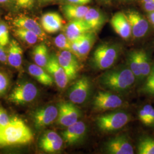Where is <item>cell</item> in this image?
Wrapping results in <instances>:
<instances>
[{
    "instance_id": "obj_4",
    "label": "cell",
    "mask_w": 154,
    "mask_h": 154,
    "mask_svg": "<svg viewBox=\"0 0 154 154\" xmlns=\"http://www.w3.org/2000/svg\"><path fill=\"white\" fill-rule=\"evenodd\" d=\"M131 119L126 112H112L99 116L96 119V125L101 131L112 132L126 126Z\"/></svg>"
},
{
    "instance_id": "obj_14",
    "label": "cell",
    "mask_w": 154,
    "mask_h": 154,
    "mask_svg": "<svg viewBox=\"0 0 154 154\" xmlns=\"http://www.w3.org/2000/svg\"><path fill=\"white\" fill-rule=\"evenodd\" d=\"M12 24L16 28H22L35 33L40 41L46 39V32L38 22L31 17L25 16L17 17L12 21Z\"/></svg>"
},
{
    "instance_id": "obj_10",
    "label": "cell",
    "mask_w": 154,
    "mask_h": 154,
    "mask_svg": "<svg viewBox=\"0 0 154 154\" xmlns=\"http://www.w3.org/2000/svg\"><path fill=\"white\" fill-rule=\"evenodd\" d=\"M45 69L53 77L54 82L59 88H65L70 82L66 72L58 62L57 54H51L49 55Z\"/></svg>"
},
{
    "instance_id": "obj_35",
    "label": "cell",
    "mask_w": 154,
    "mask_h": 154,
    "mask_svg": "<svg viewBox=\"0 0 154 154\" xmlns=\"http://www.w3.org/2000/svg\"><path fill=\"white\" fill-rule=\"evenodd\" d=\"M11 118L3 107L0 106V126H4L8 125L11 121Z\"/></svg>"
},
{
    "instance_id": "obj_41",
    "label": "cell",
    "mask_w": 154,
    "mask_h": 154,
    "mask_svg": "<svg viewBox=\"0 0 154 154\" xmlns=\"http://www.w3.org/2000/svg\"><path fill=\"white\" fill-rule=\"evenodd\" d=\"M147 126H154V107L152 108L151 112L150 113Z\"/></svg>"
},
{
    "instance_id": "obj_16",
    "label": "cell",
    "mask_w": 154,
    "mask_h": 154,
    "mask_svg": "<svg viewBox=\"0 0 154 154\" xmlns=\"http://www.w3.org/2000/svg\"><path fill=\"white\" fill-rule=\"evenodd\" d=\"M41 25L46 33L54 34L63 27V20L58 13L50 11L45 13L41 17Z\"/></svg>"
},
{
    "instance_id": "obj_1",
    "label": "cell",
    "mask_w": 154,
    "mask_h": 154,
    "mask_svg": "<svg viewBox=\"0 0 154 154\" xmlns=\"http://www.w3.org/2000/svg\"><path fill=\"white\" fill-rule=\"evenodd\" d=\"M135 82V77L127 65L108 70L99 78V85L103 88L118 93L128 91Z\"/></svg>"
},
{
    "instance_id": "obj_11",
    "label": "cell",
    "mask_w": 154,
    "mask_h": 154,
    "mask_svg": "<svg viewBox=\"0 0 154 154\" xmlns=\"http://www.w3.org/2000/svg\"><path fill=\"white\" fill-rule=\"evenodd\" d=\"M126 15L130 25L133 37L135 38L144 37L149 31V23L147 20L139 12L134 11H128Z\"/></svg>"
},
{
    "instance_id": "obj_26",
    "label": "cell",
    "mask_w": 154,
    "mask_h": 154,
    "mask_svg": "<svg viewBox=\"0 0 154 154\" xmlns=\"http://www.w3.org/2000/svg\"><path fill=\"white\" fill-rule=\"evenodd\" d=\"M137 152L139 154H154V138L143 136L139 138Z\"/></svg>"
},
{
    "instance_id": "obj_31",
    "label": "cell",
    "mask_w": 154,
    "mask_h": 154,
    "mask_svg": "<svg viewBox=\"0 0 154 154\" xmlns=\"http://www.w3.org/2000/svg\"><path fill=\"white\" fill-rule=\"evenodd\" d=\"M55 46L61 50H69L71 51L72 42L67 38L65 34H60L54 39Z\"/></svg>"
},
{
    "instance_id": "obj_25",
    "label": "cell",
    "mask_w": 154,
    "mask_h": 154,
    "mask_svg": "<svg viewBox=\"0 0 154 154\" xmlns=\"http://www.w3.org/2000/svg\"><path fill=\"white\" fill-rule=\"evenodd\" d=\"M139 54L141 72V81L143 83L151 72L152 63L151 62L147 53L143 50H139Z\"/></svg>"
},
{
    "instance_id": "obj_8",
    "label": "cell",
    "mask_w": 154,
    "mask_h": 154,
    "mask_svg": "<svg viewBox=\"0 0 154 154\" xmlns=\"http://www.w3.org/2000/svg\"><path fill=\"white\" fill-rule=\"evenodd\" d=\"M123 103V101L119 96L105 91H99L93 101L94 109L98 111L116 109L121 107Z\"/></svg>"
},
{
    "instance_id": "obj_36",
    "label": "cell",
    "mask_w": 154,
    "mask_h": 154,
    "mask_svg": "<svg viewBox=\"0 0 154 154\" xmlns=\"http://www.w3.org/2000/svg\"><path fill=\"white\" fill-rule=\"evenodd\" d=\"M82 35L72 41L71 52L74 55H75L79 60V45H80V44H81V39H82Z\"/></svg>"
},
{
    "instance_id": "obj_9",
    "label": "cell",
    "mask_w": 154,
    "mask_h": 154,
    "mask_svg": "<svg viewBox=\"0 0 154 154\" xmlns=\"http://www.w3.org/2000/svg\"><path fill=\"white\" fill-rule=\"evenodd\" d=\"M58 109L54 105H49L35 110L33 114L34 127L37 130L49 126L57 120Z\"/></svg>"
},
{
    "instance_id": "obj_39",
    "label": "cell",
    "mask_w": 154,
    "mask_h": 154,
    "mask_svg": "<svg viewBox=\"0 0 154 154\" xmlns=\"http://www.w3.org/2000/svg\"><path fill=\"white\" fill-rule=\"evenodd\" d=\"M144 10L148 13L154 11V0L142 4Z\"/></svg>"
},
{
    "instance_id": "obj_47",
    "label": "cell",
    "mask_w": 154,
    "mask_h": 154,
    "mask_svg": "<svg viewBox=\"0 0 154 154\" xmlns=\"http://www.w3.org/2000/svg\"><path fill=\"white\" fill-rule=\"evenodd\" d=\"M0 147H2V146H1V142H0Z\"/></svg>"
},
{
    "instance_id": "obj_22",
    "label": "cell",
    "mask_w": 154,
    "mask_h": 154,
    "mask_svg": "<svg viewBox=\"0 0 154 154\" xmlns=\"http://www.w3.org/2000/svg\"><path fill=\"white\" fill-rule=\"evenodd\" d=\"M95 41V34L90 32L83 34L79 48V60H85L88 55Z\"/></svg>"
},
{
    "instance_id": "obj_2",
    "label": "cell",
    "mask_w": 154,
    "mask_h": 154,
    "mask_svg": "<svg viewBox=\"0 0 154 154\" xmlns=\"http://www.w3.org/2000/svg\"><path fill=\"white\" fill-rule=\"evenodd\" d=\"M34 135L30 128L21 119L14 116L9 123L0 126V142L2 147L31 143Z\"/></svg>"
},
{
    "instance_id": "obj_18",
    "label": "cell",
    "mask_w": 154,
    "mask_h": 154,
    "mask_svg": "<svg viewBox=\"0 0 154 154\" xmlns=\"http://www.w3.org/2000/svg\"><path fill=\"white\" fill-rule=\"evenodd\" d=\"M23 58V50L15 39H12L7 53V60L13 67L20 69L21 67Z\"/></svg>"
},
{
    "instance_id": "obj_3",
    "label": "cell",
    "mask_w": 154,
    "mask_h": 154,
    "mask_svg": "<svg viewBox=\"0 0 154 154\" xmlns=\"http://www.w3.org/2000/svg\"><path fill=\"white\" fill-rule=\"evenodd\" d=\"M121 52L120 47L116 44H102L94 51L92 65L98 70H107L116 63Z\"/></svg>"
},
{
    "instance_id": "obj_13",
    "label": "cell",
    "mask_w": 154,
    "mask_h": 154,
    "mask_svg": "<svg viewBox=\"0 0 154 154\" xmlns=\"http://www.w3.org/2000/svg\"><path fill=\"white\" fill-rule=\"evenodd\" d=\"M87 132L86 124L82 121H77L67 127L62 132L63 140L68 145H74L82 142Z\"/></svg>"
},
{
    "instance_id": "obj_19",
    "label": "cell",
    "mask_w": 154,
    "mask_h": 154,
    "mask_svg": "<svg viewBox=\"0 0 154 154\" xmlns=\"http://www.w3.org/2000/svg\"><path fill=\"white\" fill-rule=\"evenodd\" d=\"M83 20L88 24L91 30L95 33L102 27L105 23V18L98 9L90 8Z\"/></svg>"
},
{
    "instance_id": "obj_27",
    "label": "cell",
    "mask_w": 154,
    "mask_h": 154,
    "mask_svg": "<svg viewBox=\"0 0 154 154\" xmlns=\"http://www.w3.org/2000/svg\"><path fill=\"white\" fill-rule=\"evenodd\" d=\"M57 56L60 65L66 72L69 81L74 80L77 78V74L79 71V69L74 66L70 62L66 60L65 57L61 55L59 53L57 54Z\"/></svg>"
},
{
    "instance_id": "obj_23",
    "label": "cell",
    "mask_w": 154,
    "mask_h": 154,
    "mask_svg": "<svg viewBox=\"0 0 154 154\" xmlns=\"http://www.w3.org/2000/svg\"><path fill=\"white\" fill-rule=\"evenodd\" d=\"M33 58L35 64L45 69L49 58L46 45L42 43L35 46L33 49Z\"/></svg>"
},
{
    "instance_id": "obj_17",
    "label": "cell",
    "mask_w": 154,
    "mask_h": 154,
    "mask_svg": "<svg viewBox=\"0 0 154 154\" xmlns=\"http://www.w3.org/2000/svg\"><path fill=\"white\" fill-rule=\"evenodd\" d=\"M64 30L66 37L71 42L86 33L93 32L83 19L70 21Z\"/></svg>"
},
{
    "instance_id": "obj_12",
    "label": "cell",
    "mask_w": 154,
    "mask_h": 154,
    "mask_svg": "<svg viewBox=\"0 0 154 154\" xmlns=\"http://www.w3.org/2000/svg\"><path fill=\"white\" fill-rule=\"evenodd\" d=\"M105 152L110 154H133L132 144L126 135H119L105 143Z\"/></svg>"
},
{
    "instance_id": "obj_15",
    "label": "cell",
    "mask_w": 154,
    "mask_h": 154,
    "mask_svg": "<svg viewBox=\"0 0 154 154\" xmlns=\"http://www.w3.org/2000/svg\"><path fill=\"white\" fill-rule=\"evenodd\" d=\"M110 23L116 33L122 38L127 39L130 37L131 29L126 14L121 11L116 13L112 17Z\"/></svg>"
},
{
    "instance_id": "obj_45",
    "label": "cell",
    "mask_w": 154,
    "mask_h": 154,
    "mask_svg": "<svg viewBox=\"0 0 154 154\" xmlns=\"http://www.w3.org/2000/svg\"><path fill=\"white\" fill-rule=\"evenodd\" d=\"M10 0H0V4H4L8 1H9Z\"/></svg>"
},
{
    "instance_id": "obj_29",
    "label": "cell",
    "mask_w": 154,
    "mask_h": 154,
    "mask_svg": "<svg viewBox=\"0 0 154 154\" xmlns=\"http://www.w3.org/2000/svg\"><path fill=\"white\" fill-rule=\"evenodd\" d=\"M140 92L149 96H154V62L152 63L151 72L143 82Z\"/></svg>"
},
{
    "instance_id": "obj_28",
    "label": "cell",
    "mask_w": 154,
    "mask_h": 154,
    "mask_svg": "<svg viewBox=\"0 0 154 154\" xmlns=\"http://www.w3.org/2000/svg\"><path fill=\"white\" fill-rule=\"evenodd\" d=\"M14 33L17 37L29 45L35 44L39 40L35 33L25 29L16 28L14 30Z\"/></svg>"
},
{
    "instance_id": "obj_38",
    "label": "cell",
    "mask_w": 154,
    "mask_h": 154,
    "mask_svg": "<svg viewBox=\"0 0 154 154\" xmlns=\"http://www.w3.org/2000/svg\"><path fill=\"white\" fill-rule=\"evenodd\" d=\"M92 0H63L65 4L86 5L91 2Z\"/></svg>"
},
{
    "instance_id": "obj_46",
    "label": "cell",
    "mask_w": 154,
    "mask_h": 154,
    "mask_svg": "<svg viewBox=\"0 0 154 154\" xmlns=\"http://www.w3.org/2000/svg\"><path fill=\"white\" fill-rule=\"evenodd\" d=\"M152 1V0H140L142 4H144V3H145V2H149V1Z\"/></svg>"
},
{
    "instance_id": "obj_30",
    "label": "cell",
    "mask_w": 154,
    "mask_h": 154,
    "mask_svg": "<svg viewBox=\"0 0 154 154\" xmlns=\"http://www.w3.org/2000/svg\"><path fill=\"white\" fill-rule=\"evenodd\" d=\"M63 140L61 137L60 138L50 142L49 143L39 146V148L47 153H55L60 151L62 148Z\"/></svg>"
},
{
    "instance_id": "obj_20",
    "label": "cell",
    "mask_w": 154,
    "mask_h": 154,
    "mask_svg": "<svg viewBox=\"0 0 154 154\" xmlns=\"http://www.w3.org/2000/svg\"><path fill=\"white\" fill-rule=\"evenodd\" d=\"M89 9L88 6L69 4H65L62 7L64 16L69 21L83 19Z\"/></svg>"
},
{
    "instance_id": "obj_5",
    "label": "cell",
    "mask_w": 154,
    "mask_h": 154,
    "mask_svg": "<svg viewBox=\"0 0 154 154\" xmlns=\"http://www.w3.org/2000/svg\"><path fill=\"white\" fill-rule=\"evenodd\" d=\"M38 94V90L35 85L26 81L17 85L10 94L8 100L16 105H25L33 102Z\"/></svg>"
},
{
    "instance_id": "obj_21",
    "label": "cell",
    "mask_w": 154,
    "mask_h": 154,
    "mask_svg": "<svg viewBox=\"0 0 154 154\" xmlns=\"http://www.w3.org/2000/svg\"><path fill=\"white\" fill-rule=\"evenodd\" d=\"M28 72L38 82L45 86H52L54 82L53 77L46 70L35 63L30 64L29 66Z\"/></svg>"
},
{
    "instance_id": "obj_6",
    "label": "cell",
    "mask_w": 154,
    "mask_h": 154,
    "mask_svg": "<svg viewBox=\"0 0 154 154\" xmlns=\"http://www.w3.org/2000/svg\"><path fill=\"white\" fill-rule=\"evenodd\" d=\"M92 90V84L88 77L83 76L70 87L68 98L74 104H82L88 100Z\"/></svg>"
},
{
    "instance_id": "obj_43",
    "label": "cell",
    "mask_w": 154,
    "mask_h": 154,
    "mask_svg": "<svg viewBox=\"0 0 154 154\" xmlns=\"http://www.w3.org/2000/svg\"><path fill=\"white\" fill-rule=\"evenodd\" d=\"M0 44L4 46L7 45V44L6 43L5 41L4 38L2 33L1 32V31H0Z\"/></svg>"
},
{
    "instance_id": "obj_33",
    "label": "cell",
    "mask_w": 154,
    "mask_h": 154,
    "mask_svg": "<svg viewBox=\"0 0 154 154\" xmlns=\"http://www.w3.org/2000/svg\"><path fill=\"white\" fill-rule=\"evenodd\" d=\"M10 84L9 78L4 72L0 71V97L6 93Z\"/></svg>"
},
{
    "instance_id": "obj_24",
    "label": "cell",
    "mask_w": 154,
    "mask_h": 154,
    "mask_svg": "<svg viewBox=\"0 0 154 154\" xmlns=\"http://www.w3.org/2000/svg\"><path fill=\"white\" fill-rule=\"evenodd\" d=\"M127 65L130 67L135 77L136 83H142L139 50H135L130 51L127 55Z\"/></svg>"
},
{
    "instance_id": "obj_7",
    "label": "cell",
    "mask_w": 154,
    "mask_h": 154,
    "mask_svg": "<svg viewBox=\"0 0 154 154\" xmlns=\"http://www.w3.org/2000/svg\"><path fill=\"white\" fill-rule=\"evenodd\" d=\"M58 114L57 123L61 126L67 127L78 121L81 116V112L74 103L71 102H62L58 106Z\"/></svg>"
},
{
    "instance_id": "obj_42",
    "label": "cell",
    "mask_w": 154,
    "mask_h": 154,
    "mask_svg": "<svg viewBox=\"0 0 154 154\" xmlns=\"http://www.w3.org/2000/svg\"><path fill=\"white\" fill-rule=\"evenodd\" d=\"M148 17H149V22H151V23L154 26V11L149 13Z\"/></svg>"
},
{
    "instance_id": "obj_40",
    "label": "cell",
    "mask_w": 154,
    "mask_h": 154,
    "mask_svg": "<svg viewBox=\"0 0 154 154\" xmlns=\"http://www.w3.org/2000/svg\"><path fill=\"white\" fill-rule=\"evenodd\" d=\"M4 47V46L0 44V62L2 63H6L8 61L7 53Z\"/></svg>"
},
{
    "instance_id": "obj_37",
    "label": "cell",
    "mask_w": 154,
    "mask_h": 154,
    "mask_svg": "<svg viewBox=\"0 0 154 154\" xmlns=\"http://www.w3.org/2000/svg\"><path fill=\"white\" fill-rule=\"evenodd\" d=\"M0 31L2 33L7 45L9 42V32L8 26L5 22L0 21Z\"/></svg>"
},
{
    "instance_id": "obj_32",
    "label": "cell",
    "mask_w": 154,
    "mask_h": 154,
    "mask_svg": "<svg viewBox=\"0 0 154 154\" xmlns=\"http://www.w3.org/2000/svg\"><path fill=\"white\" fill-rule=\"evenodd\" d=\"M153 107H154L152 105L147 104V105H144L139 111V113H138L139 119L144 125L146 126L147 125V122H148L150 113Z\"/></svg>"
},
{
    "instance_id": "obj_44",
    "label": "cell",
    "mask_w": 154,
    "mask_h": 154,
    "mask_svg": "<svg viewBox=\"0 0 154 154\" xmlns=\"http://www.w3.org/2000/svg\"><path fill=\"white\" fill-rule=\"evenodd\" d=\"M53 1H55V0H41V2L42 3H47V2H51Z\"/></svg>"
},
{
    "instance_id": "obj_34",
    "label": "cell",
    "mask_w": 154,
    "mask_h": 154,
    "mask_svg": "<svg viewBox=\"0 0 154 154\" xmlns=\"http://www.w3.org/2000/svg\"><path fill=\"white\" fill-rule=\"evenodd\" d=\"M37 0H15V6L18 9H30Z\"/></svg>"
}]
</instances>
